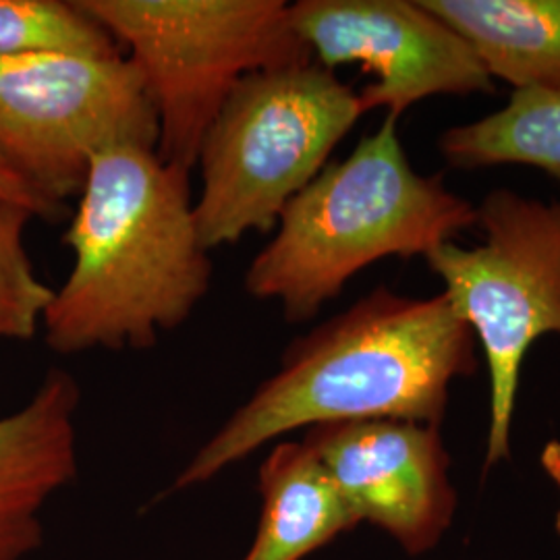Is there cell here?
Masks as SVG:
<instances>
[{
  "label": "cell",
  "mask_w": 560,
  "mask_h": 560,
  "mask_svg": "<svg viewBox=\"0 0 560 560\" xmlns=\"http://www.w3.org/2000/svg\"><path fill=\"white\" fill-rule=\"evenodd\" d=\"M399 120L384 117L345 161L324 171L282 210L277 233L247 266L254 300L279 301L284 320H312L363 268L425 258L476 226V206L441 175L425 177L407 159Z\"/></svg>",
  "instance_id": "3957f363"
},
{
  "label": "cell",
  "mask_w": 560,
  "mask_h": 560,
  "mask_svg": "<svg viewBox=\"0 0 560 560\" xmlns=\"http://www.w3.org/2000/svg\"><path fill=\"white\" fill-rule=\"evenodd\" d=\"M62 243L73 268L42 318L44 340L60 355L154 347L212 284L189 171L154 148L115 145L92 161Z\"/></svg>",
  "instance_id": "7a4b0ae2"
},
{
  "label": "cell",
  "mask_w": 560,
  "mask_h": 560,
  "mask_svg": "<svg viewBox=\"0 0 560 560\" xmlns=\"http://www.w3.org/2000/svg\"><path fill=\"white\" fill-rule=\"evenodd\" d=\"M258 488V532L243 560H303L360 525L303 441L272 444Z\"/></svg>",
  "instance_id": "8fae6325"
},
{
  "label": "cell",
  "mask_w": 560,
  "mask_h": 560,
  "mask_svg": "<svg viewBox=\"0 0 560 560\" xmlns=\"http://www.w3.org/2000/svg\"><path fill=\"white\" fill-rule=\"evenodd\" d=\"M453 27L492 80L560 92V0H420Z\"/></svg>",
  "instance_id": "7c38bea8"
},
{
  "label": "cell",
  "mask_w": 560,
  "mask_h": 560,
  "mask_svg": "<svg viewBox=\"0 0 560 560\" xmlns=\"http://www.w3.org/2000/svg\"><path fill=\"white\" fill-rule=\"evenodd\" d=\"M115 145H159V119L125 55L0 57V159L44 198H78L92 161Z\"/></svg>",
  "instance_id": "52a82bcc"
},
{
  "label": "cell",
  "mask_w": 560,
  "mask_h": 560,
  "mask_svg": "<svg viewBox=\"0 0 560 560\" xmlns=\"http://www.w3.org/2000/svg\"><path fill=\"white\" fill-rule=\"evenodd\" d=\"M291 23L324 69L360 65L376 78L358 92L363 115L399 120L432 96L494 92L474 48L420 0H300Z\"/></svg>",
  "instance_id": "ba28073f"
},
{
  "label": "cell",
  "mask_w": 560,
  "mask_h": 560,
  "mask_svg": "<svg viewBox=\"0 0 560 560\" xmlns=\"http://www.w3.org/2000/svg\"><path fill=\"white\" fill-rule=\"evenodd\" d=\"M81 388L50 370L32 399L0 418V560H25L44 544L46 504L80 474Z\"/></svg>",
  "instance_id": "30bf717a"
},
{
  "label": "cell",
  "mask_w": 560,
  "mask_h": 560,
  "mask_svg": "<svg viewBox=\"0 0 560 560\" xmlns=\"http://www.w3.org/2000/svg\"><path fill=\"white\" fill-rule=\"evenodd\" d=\"M67 52L120 57L119 44L78 0H0V57Z\"/></svg>",
  "instance_id": "5bb4252c"
},
{
  "label": "cell",
  "mask_w": 560,
  "mask_h": 560,
  "mask_svg": "<svg viewBox=\"0 0 560 560\" xmlns=\"http://www.w3.org/2000/svg\"><path fill=\"white\" fill-rule=\"evenodd\" d=\"M483 241H446L425 256L442 295L481 347L490 378L483 471L511 457L521 365L544 335H560V201L492 189L476 206Z\"/></svg>",
  "instance_id": "8992f818"
},
{
  "label": "cell",
  "mask_w": 560,
  "mask_h": 560,
  "mask_svg": "<svg viewBox=\"0 0 560 560\" xmlns=\"http://www.w3.org/2000/svg\"><path fill=\"white\" fill-rule=\"evenodd\" d=\"M478 370V340L446 298L378 287L289 345L279 370L222 421L173 481V492L222 471L295 430L337 421L441 425L451 384Z\"/></svg>",
  "instance_id": "6da1fadb"
},
{
  "label": "cell",
  "mask_w": 560,
  "mask_h": 560,
  "mask_svg": "<svg viewBox=\"0 0 560 560\" xmlns=\"http://www.w3.org/2000/svg\"><path fill=\"white\" fill-rule=\"evenodd\" d=\"M355 520L420 557L442 540L457 509L441 425L409 420L324 423L305 430Z\"/></svg>",
  "instance_id": "9c48e42d"
},
{
  "label": "cell",
  "mask_w": 560,
  "mask_h": 560,
  "mask_svg": "<svg viewBox=\"0 0 560 560\" xmlns=\"http://www.w3.org/2000/svg\"><path fill=\"white\" fill-rule=\"evenodd\" d=\"M439 148L455 168L525 164L560 180V92L515 90L501 110L446 129Z\"/></svg>",
  "instance_id": "4fadbf2b"
},
{
  "label": "cell",
  "mask_w": 560,
  "mask_h": 560,
  "mask_svg": "<svg viewBox=\"0 0 560 560\" xmlns=\"http://www.w3.org/2000/svg\"><path fill=\"white\" fill-rule=\"evenodd\" d=\"M361 117L360 94L318 62L243 78L198 154L194 217L203 247L272 231Z\"/></svg>",
  "instance_id": "277c9868"
},
{
  "label": "cell",
  "mask_w": 560,
  "mask_h": 560,
  "mask_svg": "<svg viewBox=\"0 0 560 560\" xmlns=\"http://www.w3.org/2000/svg\"><path fill=\"white\" fill-rule=\"evenodd\" d=\"M541 467H544V471L548 474V478L555 481V486L559 488L560 492V442L559 441H550L546 446H544V451H541L540 457ZM557 532L560 534V511L559 515H557Z\"/></svg>",
  "instance_id": "e0dca14e"
},
{
  "label": "cell",
  "mask_w": 560,
  "mask_h": 560,
  "mask_svg": "<svg viewBox=\"0 0 560 560\" xmlns=\"http://www.w3.org/2000/svg\"><path fill=\"white\" fill-rule=\"evenodd\" d=\"M0 198L18 201L27 210H32L36 219H44V221H60L67 214V206H60L57 201L44 198L38 189H34L2 159H0Z\"/></svg>",
  "instance_id": "2e32d148"
},
{
  "label": "cell",
  "mask_w": 560,
  "mask_h": 560,
  "mask_svg": "<svg viewBox=\"0 0 560 560\" xmlns=\"http://www.w3.org/2000/svg\"><path fill=\"white\" fill-rule=\"evenodd\" d=\"M34 212L0 198V340H30L38 335L55 289L36 275L25 247Z\"/></svg>",
  "instance_id": "9a60e30c"
},
{
  "label": "cell",
  "mask_w": 560,
  "mask_h": 560,
  "mask_svg": "<svg viewBox=\"0 0 560 560\" xmlns=\"http://www.w3.org/2000/svg\"><path fill=\"white\" fill-rule=\"evenodd\" d=\"M78 2L138 67L159 119V156L189 173L243 78L314 62L284 0Z\"/></svg>",
  "instance_id": "5b68a950"
}]
</instances>
